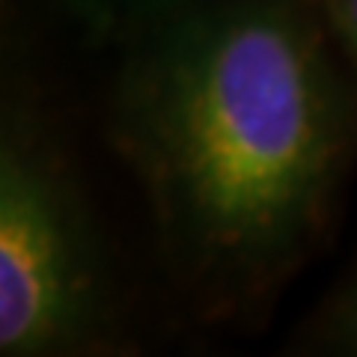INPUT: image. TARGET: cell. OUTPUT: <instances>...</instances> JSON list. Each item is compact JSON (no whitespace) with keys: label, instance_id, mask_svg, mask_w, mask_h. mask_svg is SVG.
Returning a JSON list of instances; mask_svg holds the SVG:
<instances>
[{"label":"cell","instance_id":"3","mask_svg":"<svg viewBox=\"0 0 357 357\" xmlns=\"http://www.w3.org/2000/svg\"><path fill=\"white\" fill-rule=\"evenodd\" d=\"M194 0H72L77 15L98 30H149Z\"/></svg>","mask_w":357,"mask_h":357},{"label":"cell","instance_id":"4","mask_svg":"<svg viewBox=\"0 0 357 357\" xmlns=\"http://www.w3.org/2000/svg\"><path fill=\"white\" fill-rule=\"evenodd\" d=\"M321 3H325V15L333 33L357 66V0H321Z\"/></svg>","mask_w":357,"mask_h":357},{"label":"cell","instance_id":"2","mask_svg":"<svg viewBox=\"0 0 357 357\" xmlns=\"http://www.w3.org/2000/svg\"><path fill=\"white\" fill-rule=\"evenodd\" d=\"M96 271L84 223L60 178L33 152L0 158V349L42 354L84 337Z\"/></svg>","mask_w":357,"mask_h":357},{"label":"cell","instance_id":"5","mask_svg":"<svg viewBox=\"0 0 357 357\" xmlns=\"http://www.w3.org/2000/svg\"><path fill=\"white\" fill-rule=\"evenodd\" d=\"M342 331H345V340L351 345H357V283L351 289L349 301H345V310H342Z\"/></svg>","mask_w":357,"mask_h":357},{"label":"cell","instance_id":"1","mask_svg":"<svg viewBox=\"0 0 357 357\" xmlns=\"http://www.w3.org/2000/svg\"><path fill=\"white\" fill-rule=\"evenodd\" d=\"M116 128L176 253L220 286L316 229L345 149L340 81L295 0H194L143 30Z\"/></svg>","mask_w":357,"mask_h":357}]
</instances>
